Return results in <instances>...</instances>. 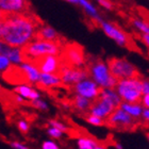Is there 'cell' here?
Here are the masks:
<instances>
[{"mask_svg": "<svg viewBox=\"0 0 149 149\" xmlns=\"http://www.w3.org/2000/svg\"><path fill=\"white\" fill-rule=\"evenodd\" d=\"M106 126L118 131H132L139 127L142 121L139 118L133 117L120 107L115 110L106 119Z\"/></svg>", "mask_w": 149, "mask_h": 149, "instance_id": "5b68a950", "label": "cell"}, {"mask_svg": "<svg viewBox=\"0 0 149 149\" xmlns=\"http://www.w3.org/2000/svg\"><path fill=\"white\" fill-rule=\"evenodd\" d=\"M120 108L124 109L126 112H128L130 115H132L133 117L139 118L141 119L142 118V114H143V108L144 107L141 104V103H128V102H123L120 104Z\"/></svg>", "mask_w": 149, "mask_h": 149, "instance_id": "d6986e66", "label": "cell"}, {"mask_svg": "<svg viewBox=\"0 0 149 149\" xmlns=\"http://www.w3.org/2000/svg\"><path fill=\"white\" fill-rule=\"evenodd\" d=\"M96 1L98 2L99 6H101L102 8H104V9H107V10L113 9V3H112L110 0H96Z\"/></svg>", "mask_w": 149, "mask_h": 149, "instance_id": "83f0119b", "label": "cell"}, {"mask_svg": "<svg viewBox=\"0 0 149 149\" xmlns=\"http://www.w3.org/2000/svg\"><path fill=\"white\" fill-rule=\"evenodd\" d=\"M141 15H142L143 19H145V20H147V22H149V12H147V11H142V12H141Z\"/></svg>", "mask_w": 149, "mask_h": 149, "instance_id": "d590c367", "label": "cell"}, {"mask_svg": "<svg viewBox=\"0 0 149 149\" xmlns=\"http://www.w3.org/2000/svg\"><path fill=\"white\" fill-rule=\"evenodd\" d=\"M42 148H43V149H60L56 143H53V142H50V141L44 142Z\"/></svg>", "mask_w": 149, "mask_h": 149, "instance_id": "f546056e", "label": "cell"}, {"mask_svg": "<svg viewBox=\"0 0 149 149\" xmlns=\"http://www.w3.org/2000/svg\"><path fill=\"white\" fill-rule=\"evenodd\" d=\"M59 76L63 81V84L66 87L68 86L72 88L77 83L81 81L88 79V72H87L85 66L82 67H76V66H68L64 65L61 69Z\"/></svg>", "mask_w": 149, "mask_h": 149, "instance_id": "30bf717a", "label": "cell"}, {"mask_svg": "<svg viewBox=\"0 0 149 149\" xmlns=\"http://www.w3.org/2000/svg\"><path fill=\"white\" fill-rule=\"evenodd\" d=\"M60 56L62 58L64 65L82 67L86 62L83 47L78 43H66L63 46Z\"/></svg>", "mask_w": 149, "mask_h": 149, "instance_id": "ba28073f", "label": "cell"}, {"mask_svg": "<svg viewBox=\"0 0 149 149\" xmlns=\"http://www.w3.org/2000/svg\"><path fill=\"white\" fill-rule=\"evenodd\" d=\"M10 59L4 54H1L0 56V69H1V72H4L6 69H8L10 67Z\"/></svg>", "mask_w": 149, "mask_h": 149, "instance_id": "cb8c5ba5", "label": "cell"}, {"mask_svg": "<svg viewBox=\"0 0 149 149\" xmlns=\"http://www.w3.org/2000/svg\"><path fill=\"white\" fill-rule=\"evenodd\" d=\"M36 86L44 91L51 90L53 87H66L63 84V81L59 74H42V72L40 76V80L36 83Z\"/></svg>", "mask_w": 149, "mask_h": 149, "instance_id": "5bb4252c", "label": "cell"}, {"mask_svg": "<svg viewBox=\"0 0 149 149\" xmlns=\"http://www.w3.org/2000/svg\"><path fill=\"white\" fill-rule=\"evenodd\" d=\"M30 106L35 108V109L42 110V111H47V110H48V106L46 104V102H44L43 100H40V99L31 101V102H30Z\"/></svg>", "mask_w": 149, "mask_h": 149, "instance_id": "603a6c76", "label": "cell"}, {"mask_svg": "<svg viewBox=\"0 0 149 149\" xmlns=\"http://www.w3.org/2000/svg\"><path fill=\"white\" fill-rule=\"evenodd\" d=\"M146 136H147V139H148V141H149V132H147V133H146Z\"/></svg>", "mask_w": 149, "mask_h": 149, "instance_id": "74e56055", "label": "cell"}, {"mask_svg": "<svg viewBox=\"0 0 149 149\" xmlns=\"http://www.w3.org/2000/svg\"><path fill=\"white\" fill-rule=\"evenodd\" d=\"M95 149H106V147H103V146H101V145H99V146H97Z\"/></svg>", "mask_w": 149, "mask_h": 149, "instance_id": "8d00e7d4", "label": "cell"}, {"mask_svg": "<svg viewBox=\"0 0 149 149\" xmlns=\"http://www.w3.org/2000/svg\"><path fill=\"white\" fill-rule=\"evenodd\" d=\"M42 26V22L33 13H1V43L22 48L34 40Z\"/></svg>", "mask_w": 149, "mask_h": 149, "instance_id": "6da1fadb", "label": "cell"}, {"mask_svg": "<svg viewBox=\"0 0 149 149\" xmlns=\"http://www.w3.org/2000/svg\"><path fill=\"white\" fill-rule=\"evenodd\" d=\"M17 127L20 131H22V133H28L29 131V124L27 123L26 120H19L17 123Z\"/></svg>", "mask_w": 149, "mask_h": 149, "instance_id": "4316f807", "label": "cell"}, {"mask_svg": "<svg viewBox=\"0 0 149 149\" xmlns=\"http://www.w3.org/2000/svg\"><path fill=\"white\" fill-rule=\"evenodd\" d=\"M132 25L142 32V34H148L149 35V22L145 19L140 18H133L132 19Z\"/></svg>", "mask_w": 149, "mask_h": 149, "instance_id": "44dd1931", "label": "cell"}, {"mask_svg": "<svg viewBox=\"0 0 149 149\" xmlns=\"http://www.w3.org/2000/svg\"><path fill=\"white\" fill-rule=\"evenodd\" d=\"M14 92L16 94H18L20 96H22L26 99L30 100V102L33 100H36L40 98V94L37 93L36 91L33 90L30 86H26V85H18L14 88Z\"/></svg>", "mask_w": 149, "mask_h": 149, "instance_id": "ac0fdd59", "label": "cell"}, {"mask_svg": "<svg viewBox=\"0 0 149 149\" xmlns=\"http://www.w3.org/2000/svg\"><path fill=\"white\" fill-rule=\"evenodd\" d=\"M1 13H31L28 0H0Z\"/></svg>", "mask_w": 149, "mask_h": 149, "instance_id": "4fadbf2b", "label": "cell"}, {"mask_svg": "<svg viewBox=\"0 0 149 149\" xmlns=\"http://www.w3.org/2000/svg\"><path fill=\"white\" fill-rule=\"evenodd\" d=\"M47 132H48V134H49L51 137H54V139H60V137L62 136V130H60V129H58V128H50V129H48L47 130Z\"/></svg>", "mask_w": 149, "mask_h": 149, "instance_id": "484cf974", "label": "cell"}, {"mask_svg": "<svg viewBox=\"0 0 149 149\" xmlns=\"http://www.w3.org/2000/svg\"><path fill=\"white\" fill-rule=\"evenodd\" d=\"M11 146L15 149H29L28 147L25 146L24 144L18 143V142H12V143H11Z\"/></svg>", "mask_w": 149, "mask_h": 149, "instance_id": "d6a6232c", "label": "cell"}, {"mask_svg": "<svg viewBox=\"0 0 149 149\" xmlns=\"http://www.w3.org/2000/svg\"><path fill=\"white\" fill-rule=\"evenodd\" d=\"M141 40H142V42L146 45L147 48H148V50H149V35L148 34H142L141 35Z\"/></svg>", "mask_w": 149, "mask_h": 149, "instance_id": "836d02e7", "label": "cell"}, {"mask_svg": "<svg viewBox=\"0 0 149 149\" xmlns=\"http://www.w3.org/2000/svg\"><path fill=\"white\" fill-rule=\"evenodd\" d=\"M142 86H143V94H149V79H142Z\"/></svg>", "mask_w": 149, "mask_h": 149, "instance_id": "4dcf8cb0", "label": "cell"}, {"mask_svg": "<svg viewBox=\"0 0 149 149\" xmlns=\"http://www.w3.org/2000/svg\"><path fill=\"white\" fill-rule=\"evenodd\" d=\"M84 66L88 72V77L103 88L114 90L119 82V80L112 76L108 64L99 58H86Z\"/></svg>", "mask_w": 149, "mask_h": 149, "instance_id": "7a4b0ae2", "label": "cell"}, {"mask_svg": "<svg viewBox=\"0 0 149 149\" xmlns=\"http://www.w3.org/2000/svg\"><path fill=\"white\" fill-rule=\"evenodd\" d=\"M99 26H100V28L103 30V32H104L110 38L114 40L119 46L125 47V48H127L128 50H132V51H140L139 48H137V46L135 45V43L132 40V38H131L124 30H121L118 26L115 25V24L101 20V22H99Z\"/></svg>", "mask_w": 149, "mask_h": 149, "instance_id": "52a82bcc", "label": "cell"}, {"mask_svg": "<svg viewBox=\"0 0 149 149\" xmlns=\"http://www.w3.org/2000/svg\"><path fill=\"white\" fill-rule=\"evenodd\" d=\"M70 102H72V106L74 110H77L78 112H80L81 114L86 115L87 111H90L91 107H92L93 100H91V99H88V98H86V97H83L77 94V95L72 98V100Z\"/></svg>", "mask_w": 149, "mask_h": 149, "instance_id": "e0dca14e", "label": "cell"}, {"mask_svg": "<svg viewBox=\"0 0 149 149\" xmlns=\"http://www.w3.org/2000/svg\"><path fill=\"white\" fill-rule=\"evenodd\" d=\"M142 120H143V125L149 127V109H144L142 114Z\"/></svg>", "mask_w": 149, "mask_h": 149, "instance_id": "f1b7e54d", "label": "cell"}, {"mask_svg": "<svg viewBox=\"0 0 149 149\" xmlns=\"http://www.w3.org/2000/svg\"><path fill=\"white\" fill-rule=\"evenodd\" d=\"M116 92L125 102L128 103H141L143 98V86L142 79L132 78L119 80L116 85Z\"/></svg>", "mask_w": 149, "mask_h": 149, "instance_id": "277c9868", "label": "cell"}, {"mask_svg": "<svg viewBox=\"0 0 149 149\" xmlns=\"http://www.w3.org/2000/svg\"><path fill=\"white\" fill-rule=\"evenodd\" d=\"M48 124L51 126V127H54V128H58V129H60V130H62L63 132H67L68 131V128L66 127L65 125L63 124V123H61V121H59V120H49L48 121Z\"/></svg>", "mask_w": 149, "mask_h": 149, "instance_id": "d4e9b609", "label": "cell"}, {"mask_svg": "<svg viewBox=\"0 0 149 149\" xmlns=\"http://www.w3.org/2000/svg\"><path fill=\"white\" fill-rule=\"evenodd\" d=\"M142 106L145 109H149V94H146V95L143 96V98H142Z\"/></svg>", "mask_w": 149, "mask_h": 149, "instance_id": "1f68e13d", "label": "cell"}, {"mask_svg": "<svg viewBox=\"0 0 149 149\" xmlns=\"http://www.w3.org/2000/svg\"><path fill=\"white\" fill-rule=\"evenodd\" d=\"M85 116V119L88 124L93 125V126H104L106 125V120H103L102 118L98 117V116H95V115H92V114H86L84 115Z\"/></svg>", "mask_w": 149, "mask_h": 149, "instance_id": "7402d4cb", "label": "cell"}, {"mask_svg": "<svg viewBox=\"0 0 149 149\" xmlns=\"http://www.w3.org/2000/svg\"><path fill=\"white\" fill-rule=\"evenodd\" d=\"M62 48L63 46L56 42L33 40L24 47H22L24 63H31L36 58L44 56H60Z\"/></svg>", "mask_w": 149, "mask_h": 149, "instance_id": "3957f363", "label": "cell"}, {"mask_svg": "<svg viewBox=\"0 0 149 149\" xmlns=\"http://www.w3.org/2000/svg\"><path fill=\"white\" fill-rule=\"evenodd\" d=\"M34 40H50V42H56V43L60 44L61 46H64L66 44L64 38L54 29L51 28L50 26H42L38 29Z\"/></svg>", "mask_w": 149, "mask_h": 149, "instance_id": "9a60e30c", "label": "cell"}, {"mask_svg": "<svg viewBox=\"0 0 149 149\" xmlns=\"http://www.w3.org/2000/svg\"><path fill=\"white\" fill-rule=\"evenodd\" d=\"M102 88L103 87L98 85L93 79H85L72 87V90L74 93L83 97H86L91 100H95L97 97H99L102 92Z\"/></svg>", "mask_w": 149, "mask_h": 149, "instance_id": "7c38bea8", "label": "cell"}, {"mask_svg": "<svg viewBox=\"0 0 149 149\" xmlns=\"http://www.w3.org/2000/svg\"><path fill=\"white\" fill-rule=\"evenodd\" d=\"M30 64L34 65L42 74H59L64 66L62 58L60 56H44L36 58Z\"/></svg>", "mask_w": 149, "mask_h": 149, "instance_id": "9c48e42d", "label": "cell"}, {"mask_svg": "<svg viewBox=\"0 0 149 149\" xmlns=\"http://www.w3.org/2000/svg\"><path fill=\"white\" fill-rule=\"evenodd\" d=\"M2 79L9 84H31L29 76L26 72L25 67L19 64L10 66L9 68L2 72Z\"/></svg>", "mask_w": 149, "mask_h": 149, "instance_id": "8fae6325", "label": "cell"}, {"mask_svg": "<svg viewBox=\"0 0 149 149\" xmlns=\"http://www.w3.org/2000/svg\"><path fill=\"white\" fill-rule=\"evenodd\" d=\"M107 64L109 66V69L110 72H111L112 76L116 78L117 80L142 77V74H140L139 69L126 59L109 58V59L107 60Z\"/></svg>", "mask_w": 149, "mask_h": 149, "instance_id": "8992f818", "label": "cell"}, {"mask_svg": "<svg viewBox=\"0 0 149 149\" xmlns=\"http://www.w3.org/2000/svg\"><path fill=\"white\" fill-rule=\"evenodd\" d=\"M67 2H70V3H74V4H77V6H82V3H83L84 0H65Z\"/></svg>", "mask_w": 149, "mask_h": 149, "instance_id": "e575fe53", "label": "cell"}, {"mask_svg": "<svg viewBox=\"0 0 149 149\" xmlns=\"http://www.w3.org/2000/svg\"><path fill=\"white\" fill-rule=\"evenodd\" d=\"M77 145L79 149H95L97 146H99L98 142L93 140L92 137H80L77 141Z\"/></svg>", "mask_w": 149, "mask_h": 149, "instance_id": "ffe728a7", "label": "cell"}, {"mask_svg": "<svg viewBox=\"0 0 149 149\" xmlns=\"http://www.w3.org/2000/svg\"><path fill=\"white\" fill-rule=\"evenodd\" d=\"M1 54H4L10 59V61L14 64L24 63L22 48L20 47H12L4 43H1Z\"/></svg>", "mask_w": 149, "mask_h": 149, "instance_id": "2e32d148", "label": "cell"}]
</instances>
